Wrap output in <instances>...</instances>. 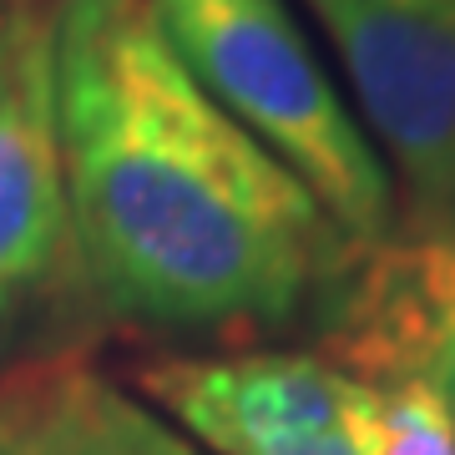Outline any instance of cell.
Instances as JSON below:
<instances>
[{"instance_id": "obj_1", "label": "cell", "mask_w": 455, "mask_h": 455, "mask_svg": "<svg viewBox=\"0 0 455 455\" xmlns=\"http://www.w3.org/2000/svg\"><path fill=\"white\" fill-rule=\"evenodd\" d=\"M66 228L107 309L152 329L289 324L359 248L167 46L152 0H56Z\"/></svg>"}, {"instance_id": "obj_2", "label": "cell", "mask_w": 455, "mask_h": 455, "mask_svg": "<svg viewBox=\"0 0 455 455\" xmlns=\"http://www.w3.org/2000/svg\"><path fill=\"white\" fill-rule=\"evenodd\" d=\"M167 46L329 212L349 248L395 228V182L283 0H152Z\"/></svg>"}, {"instance_id": "obj_3", "label": "cell", "mask_w": 455, "mask_h": 455, "mask_svg": "<svg viewBox=\"0 0 455 455\" xmlns=\"http://www.w3.org/2000/svg\"><path fill=\"white\" fill-rule=\"evenodd\" d=\"M420 233H455V0H304Z\"/></svg>"}, {"instance_id": "obj_4", "label": "cell", "mask_w": 455, "mask_h": 455, "mask_svg": "<svg viewBox=\"0 0 455 455\" xmlns=\"http://www.w3.org/2000/svg\"><path fill=\"white\" fill-rule=\"evenodd\" d=\"M142 390L212 455H379L385 440V390L324 355L163 359Z\"/></svg>"}, {"instance_id": "obj_5", "label": "cell", "mask_w": 455, "mask_h": 455, "mask_svg": "<svg viewBox=\"0 0 455 455\" xmlns=\"http://www.w3.org/2000/svg\"><path fill=\"white\" fill-rule=\"evenodd\" d=\"M324 344L374 390L425 385L455 420V233L364 248L324 299Z\"/></svg>"}, {"instance_id": "obj_6", "label": "cell", "mask_w": 455, "mask_h": 455, "mask_svg": "<svg viewBox=\"0 0 455 455\" xmlns=\"http://www.w3.org/2000/svg\"><path fill=\"white\" fill-rule=\"evenodd\" d=\"M66 238L51 11L0 0V319L46 283Z\"/></svg>"}, {"instance_id": "obj_7", "label": "cell", "mask_w": 455, "mask_h": 455, "mask_svg": "<svg viewBox=\"0 0 455 455\" xmlns=\"http://www.w3.org/2000/svg\"><path fill=\"white\" fill-rule=\"evenodd\" d=\"M0 455H208L163 410L76 359L0 374Z\"/></svg>"}, {"instance_id": "obj_8", "label": "cell", "mask_w": 455, "mask_h": 455, "mask_svg": "<svg viewBox=\"0 0 455 455\" xmlns=\"http://www.w3.org/2000/svg\"><path fill=\"white\" fill-rule=\"evenodd\" d=\"M379 455H455V420L425 385L385 390Z\"/></svg>"}]
</instances>
